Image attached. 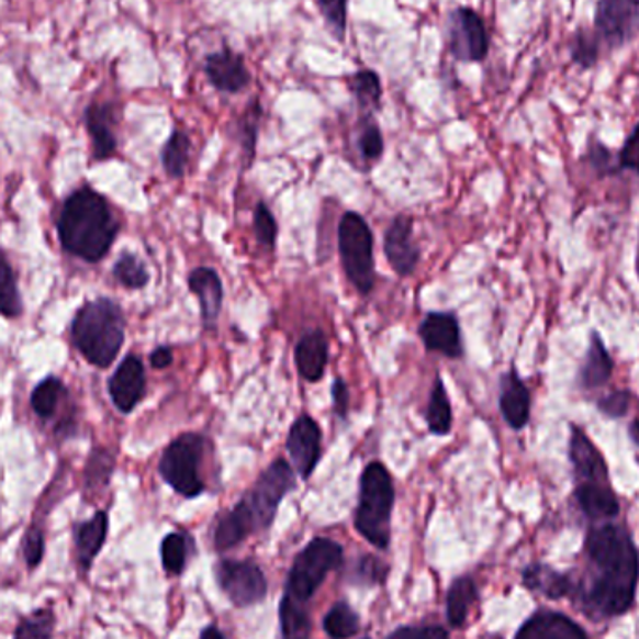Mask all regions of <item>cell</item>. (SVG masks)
Instances as JSON below:
<instances>
[{"instance_id":"1","label":"cell","mask_w":639,"mask_h":639,"mask_svg":"<svg viewBox=\"0 0 639 639\" xmlns=\"http://www.w3.org/2000/svg\"><path fill=\"white\" fill-rule=\"evenodd\" d=\"M587 572L572 593L593 619L627 614L639 578V556L630 532L617 524L591 527L585 539Z\"/></svg>"},{"instance_id":"2","label":"cell","mask_w":639,"mask_h":639,"mask_svg":"<svg viewBox=\"0 0 639 639\" xmlns=\"http://www.w3.org/2000/svg\"><path fill=\"white\" fill-rule=\"evenodd\" d=\"M294 489V468L287 460L277 458L258 477L253 489L236 503V507L221 516L213 531V546L220 552H225L255 532L270 529L279 505Z\"/></svg>"},{"instance_id":"3","label":"cell","mask_w":639,"mask_h":639,"mask_svg":"<svg viewBox=\"0 0 639 639\" xmlns=\"http://www.w3.org/2000/svg\"><path fill=\"white\" fill-rule=\"evenodd\" d=\"M119 234L105 199L94 189L82 188L69 197L58 220V236L64 249L87 260L98 262L105 257Z\"/></svg>"},{"instance_id":"4","label":"cell","mask_w":639,"mask_h":639,"mask_svg":"<svg viewBox=\"0 0 639 639\" xmlns=\"http://www.w3.org/2000/svg\"><path fill=\"white\" fill-rule=\"evenodd\" d=\"M71 339L88 363L107 369L113 365L126 339L122 309L109 298L88 301L74 320Z\"/></svg>"},{"instance_id":"5","label":"cell","mask_w":639,"mask_h":639,"mask_svg":"<svg viewBox=\"0 0 639 639\" xmlns=\"http://www.w3.org/2000/svg\"><path fill=\"white\" fill-rule=\"evenodd\" d=\"M395 507V486L382 462H370L359 479V502L356 508V529L367 542L388 550L391 542V516Z\"/></svg>"},{"instance_id":"6","label":"cell","mask_w":639,"mask_h":639,"mask_svg":"<svg viewBox=\"0 0 639 639\" xmlns=\"http://www.w3.org/2000/svg\"><path fill=\"white\" fill-rule=\"evenodd\" d=\"M343 561L345 552L339 542L324 537L311 540L294 559L284 596L307 606V602L320 590L327 574L337 571Z\"/></svg>"},{"instance_id":"7","label":"cell","mask_w":639,"mask_h":639,"mask_svg":"<svg viewBox=\"0 0 639 639\" xmlns=\"http://www.w3.org/2000/svg\"><path fill=\"white\" fill-rule=\"evenodd\" d=\"M206 449V438L201 434L188 433L167 446L159 460V475L176 494L193 500L204 494L206 484L202 481L201 466Z\"/></svg>"},{"instance_id":"8","label":"cell","mask_w":639,"mask_h":639,"mask_svg":"<svg viewBox=\"0 0 639 639\" xmlns=\"http://www.w3.org/2000/svg\"><path fill=\"white\" fill-rule=\"evenodd\" d=\"M339 255L348 281L359 294H370L374 289V236L359 213L346 212L340 220Z\"/></svg>"},{"instance_id":"9","label":"cell","mask_w":639,"mask_h":639,"mask_svg":"<svg viewBox=\"0 0 639 639\" xmlns=\"http://www.w3.org/2000/svg\"><path fill=\"white\" fill-rule=\"evenodd\" d=\"M215 580L236 608H249L268 595V580L255 561L223 559L215 564Z\"/></svg>"},{"instance_id":"10","label":"cell","mask_w":639,"mask_h":639,"mask_svg":"<svg viewBox=\"0 0 639 639\" xmlns=\"http://www.w3.org/2000/svg\"><path fill=\"white\" fill-rule=\"evenodd\" d=\"M596 34L604 44L617 49L636 38L639 32V0H598Z\"/></svg>"},{"instance_id":"11","label":"cell","mask_w":639,"mask_h":639,"mask_svg":"<svg viewBox=\"0 0 639 639\" xmlns=\"http://www.w3.org/2000/svg\"><path fill=\"white\" fill-rule=\"evenodd\" d=\"M452 55L464 63H479L489 55V32L484 21L470 8H458L452 12L451 25Z\"/></svg>"},{"instance_id":"12","label":"cell","mask_w":639,"mask_h":639,"mask_svg":"<svg viewBox=\"0 0 639 639\" xmlns=\"http://www.w3.org/2000/svg\"><path fill=\"white\" fill-rule=\"evenodd\" d=\"M287 451L301 479L313 475L322 458V430L311 415H301L290 426Z\"/></svg>"},{"instance_id":"13","label":"cell","mask_w":639,"mask_h":639,"mask_svg":"<svg viewBox=\"0 0 639 639\" xmlns=\"http://www.w3.org/2000/svg\"><path fill=\"white\" fill-rule=\"evenodd\" d=\"M383 253L395 273L401 277L414 276L419 264L421 249L414 239V221L407 215H399L391 221L383 238Z\"/></svg>"},{"instance_id":"14","label":"cell","mask_w":639,"mask_h":639,"mask_svg":"<svg viewBox=\"0 0 639 639\" xmlns=\"http://www.w3.org/2000/svg\"><path fill=\"white\" fill-rule=\"evenodd\" d=\"M419 337L426 350L446 358H462L464 345L455 313H428L419 324Z\"/></svg>"},{"instance_id":"15","label":"cell","mask_w":639,"mask_h":639,"mask_svg":"<svg viewBox=\"0 0 639 639\" xmlns=\"http://www.w3.org/2000/svg\"><path fill=\"white\" fill-rule=\"evenodd\" d=\"M569 458L578 483H609L608 466L590 436L580 426H571Z\"/></svg>"},{"instance_id":"16","label":"cell","mask_w":639,"mask_h":639,"mask_svg":"<svg viewBox=\"0 0 639 639\" xmlns=\"http://www.w3.org/2000/svg\"><path fill=\"white\" fill-rule=\"evenodd\" d=\"M146 391L145 365L137 356H127L109 380V395L122 414H132Z\"/></svg>"},{"instance_id":"17","label":"cell","mask_w":639,"mask_h":639,"mask_svg":"<svg viewBox=\"0 0 639 639\" xmlns=\"http://www.w3.org/2000/svg\"><path fill=\"white\" fill-rule=\"evenodd\" d=\"M500 412L513 430H524L531 419V393L514 367L500 382Z\"/></svg>"},{"instance_id":"18","label":"cell","mask_w":639,"mask_h":639,"mask_svg":"<svg viewBox=\"0 0 639 639\" xmlns=\"http://www.w3.org/2000/svg\"><path fill=\"white\" fill-rule=\"evenodd\" d=\"M189 290L201 305L202 326L215 332L223 309V281L213 268H197L189 273Z\"/></svg>"},{"instance_id":"19","label":"cell","mask_w":639,"mask_h":639,"mask_svg":"<svg viewBox=\"0 0 639 639\" xmlns=\"http://www.w3.org/2000/svg\"><path fill=\"white\" fill-rule=\"evenodd\" d=\"M206 76L213 87L228 94L242 92L251 82V74L245 66L244 58L231 49H223L208 57Z\"/></svg>"},{"instance_id":"20","label":"cell","mask_w":639,"mask_h":639,"mask_svg":"<svg viewBox=\"0 0 639 639\" xmlns=\"http://www.w3.org/2000/svg\"><path fill=\"white\" fill-rule=\"evenodd\" d=\"M295 367L300 377L309 383H316L326 374L329 359V343L326 333L313 329L301 337L294 350Z\"/></svg>"},{"instance_id":"21","label":"cell","mask_w":639,"mask_h":639,"mask_svg":"<svg viewBox=\"0 0 639 639\" xmlns=\"http://www.w3.org/2000/svg\"><path fill=\"white\" fill-rule=\"evenodd\" d=\"M516 639H587V634L567 615L542 609L522 625Z\"/></svg>"},{"instance_id":"22","label":"cell","mask_w":639,"mask_h":639,"mask_svg":"<svg viewBox=\"0 0 639 639\" xmlns=\"http://www.w3.org/2000/svg\"><path fill=\"white\" fill-rule=\"evenodd\" d=\"M612 374H614V359L609 356L601 333L593 332L590 348L585 351V358L578 370V383L585 391H596L612 380Z\"/></svg>"},{"instance_id":"23","label":"cell","mask_w":639,"mask_h":639,"mask_svg":"<svg viewBox=\"0 0 639 639\" xmlns=\"http://www.w3.org/2000/svg\"><path fill=\"white\" fill-rule=\"evenodd\" d=\"M574 497L590 520L608 522L619 516V500L609 483H578Z\"/></svg>"},{"instance_id":"24","label":"cell","mask_w":639,"mask_h":639,"mask_svg":"<svg viewBox=\"0 0 639 639\" xmlns=\"http://www.w3.org/2000/svg\"><path fill=\"white\" fill-rule=\"evenodd\" d=\"M522 582L532 593H539V595L553 598V601H559V598L572 593L571 578L561 574L548 564H529L522 572Z\"/></svg>"},{"instance_id":"25","label":"cell","mask_w":639,"mask_h":639,"mask_svg":"<svg viewBox=\"0 0 639 639\" xmlns=\"http://www.w3.org/2000/svg\"><path fill=\"white\" fill-rule=\"evenodd\" d=\"M113 107L90 105L87 109V127L96 159H107L116 152V135H114Z\"/></svg>"},{"instance_id":"26","label":"cell","mask_w":639,"mask_h":639,"mask_svg":"<svg viewBox=\"0 0 639 639\" xmlns=\"http://www.w3.org/2000/svg\"><path fill=\"white\" fill-rule=\"evenodd\" d=\"M107 531H109V518L103 511L96 513L90 520L77 527V559L82 569H90L92 561L98 558V553L105 545Z\"/></svg>"},{"instance_id":"27","label":"cell","mask_w":639,"mask_h":639,"mask_svg":"<svg viewBox=\"0 0 639 639\" xmlns=\"http://www.w3.org/2000/svg\"><path fill=\"white\" fill-rule=\"evenodd\" d=\"M477 596H479V591L473 578L460 576L451 583V587L447 591V619L451 627H464Z\"/></svg>"},{"instance_id":"28","label":"cell","mask_w":639,"mask_h":639,"mask_svg":"<svg viewBox=\"0 0 639 639\" xmlns=\"http://www.w3.org/2000/svg\"><path fill=\"white\" fill-rule=\"evenodd\" d=\"M425 417L428 430L436 434V436H447V434L451 433V401H449V395H447L444 378L439 377V374L436 377L433 391H430V399H428Z\"/></svg>"},{"instance_id":"29","label":"cell","mask_w":639,"mask_h":639,"mask_svg":"<svg viewBox=\"0 0 639 639\" xmlns=\"http://www.w3.org/2000/svg\"><path fill=\"white\" fill-rule=\"evenodd\" d=\"M279 619H281L282 639H309L311 636L313 623H311V614L305 604L292 601L289 596H282Z\"/></svg>"},{"instance_id":"30","label":"cell","mask_w":639,"mask_h":639,"mask_svg":"<svg viewBox=\"0 0 639 639\" xmlns=\"http://www.w3.org/2000/svg\"><path fill=\"white\" fill-rule=\"evenodd\" d=\"M189 154H191V141H189L186 133L176 130L167 141V145L164 146V152H161L165 172L170 178H175V180L182 178L186 175V169H188Z\"/></svg>"},{"instance_id":"31","label":"cell","mask_w":639,"mask_h":639,"mask_svg":"<svg viewBox=\"0 0 639 639\" xmlns=\"http://www.w3.org/2000/svg\"><path fill=\"white\" fill-rule=\"evenodd\" d=\"M324 630L332 639H350L359 632V617L350 604L337 602L326 617H324Z\"/></svg>"},{"instance_id":"32","label":"cell","mask_w":639,"mask_h":639,"mask_svg":"<svg viewBox=\"0 0 639 639\" xmlns=\"http://www.w3.org/2000/svg\"><path fill=\"white\" fill-rule=\"evenodd\" d=\"M189 558V539L183 532H169L161 542V561L165 571L178 576L182 574Z\"/></svg>"},{"instance_id":"33","label":"cell","mask_w":639,"mask_h":639,"mask_svg":"<svg viewBox=\"0 0 639 639\" xmlns=\"http://www.w3.org/2000/svg\"><path fill=\"white\" fill-rule=\"evenodd\" d=\"M114 277L119 279L126 289L141 290L145 289L150 281V273L146 270L145 262L135 257L132 253L120 255L119 260L114 264Z\"/></svg>"},{"instance_id":"34","label":"cell","mask_w":639,"mask_h":639,"mask_svg":"<svg viewBox=\"0 0 639 639\" xmlns=\"http://www.w3.org/2000/svg\"><path fill=\"white\" fill-rule=\"evenodd\" d=\"M350 88L359 105L365 109H378L382 100V82L372 69H361L351 77Z\"/></svg>"},{"instance_id":"35","label":"cell","mask_w":639,"mask_h":639,"mask_svg":"<svg viewBox=\"0 0 639 639\" xmlns=\"http://www.w3.org/2000/svg\"><path fill=\"white\" fill-rule=\"evenodd\" d=\"M64 395V385L58 378H47L44 382L40 383L38 388L34 389L32 393L31 404L32 410L44 417V419H49L57 412L58 401L60 396Z\"/></svg>"},{"instance_id":"36","label":"cell","mask_w":639,"mask_h":639,"mask_svg":"<svg viewBox=\"0 0 639 639\" xmlns=\"http://www.w3.org/2000/svg\"><path fill=\"white\" fill-rule=\"evenodd\" d=\"M21 313L20 290L4 257L0 255V314L8 318H15Z\"/></svg>"},{"instance_id":"37","label":"cell","mask_w":639,"mask_h":639,"mask_svg":"<svg viewBox=\"0 0 639 639\" xmlns=\"http://www.w3.org/2000/svg\"><path fill=\"white\" fill-rule=\"evenodd\" d=\"M55 630V617L49 609H36L34 614L26 615L15 630L13 639H53Z\"/></svg>"},{"instance_id":"38","label":"cell","mask_w":639,"mask_h":639,"mask_svg":"<svg viewBox=\"0 0 639 639\" xmlns=\"http://www.w3.org/2000/svg\"><path fill=\"white\" fill-rule=\"evenodd\" d=\"M253 225H255V236H257L258 244L262 245L264 249L273 251L279 226H277L276 217H273L270 208L266 206L264 202H258L257 206H255Z\"/></svg>"},{"instance_id":"39","label":"cell","mask_w":639,"mask_h":639,"mask_svg":"<svg viewBox=\"0 0 639 639\" xmlns=\"http://www.w3.org/2000/svg\"><path fill=\"white\" fill-rule=\"evenodd\" d=\"M388 564L382 559L374 556H361L351 567V574H348L351 583H363V585H378L383 583L388 576Z\"/></svg>"},{"instance_id":"40","label":"cell","mask_w":639,"mask_h":639,"mask_svg":"<svg viewBox=\"0 0 639 639\" xmlns=\"http://www.w3.org/2000/svg\"><path fill=\"white\" fill-rule=\"evenodd\" d=\"M571 55L574 63L580 64L582 68H591L598 60V38L585 29H580L576 36L572 40Z\"/></svg>"},{"instance_id":"41","label":"cell","mask_w":639,"mask_h":639,"mask_svg":"<svg viewBox=\"0 0 639 639\" xmlns=\"http://www.w3.org/2000/svg\"><path fill=\"white\" fill-rule=\"evenodd\" d=\"M630 393L625 389H615L608 395L601 396L596 401V407L601 414L606 415L609 419H623L630 410Z\"/></svg>"},{"instance_id":"42","label":"cell","mask_w":639,"mask_h":639,"mask_svg":"<svg viewBox=\"0 0 639 639\" xmlns=\"http://www.w3.org/2000/svg\"><path fill=\"white\" fill-rule=\"evenodd\" d=\"M359 154L365 161H378L383 154V137L377 124H367L358 138Z\"/></svg>"},{"instance_id":"43","label":"cell","mask_w":639,"mask_h":639,"mask_svg":"<svg viewBox=\"0 0 639 639\" xmlns=\"http://www.w3.org/2000/svg\"><path fill=\"white\" fill-rule=\"evenodd\" d=\"M320 12L326 18L327 23L337 36L343 38L346 29V12H348V0H316Z\"/></svg>"},{"instance_id":"44","label":"cell","mask_w":639,"mask_h":639,"mask_svg":"<svg viewBox=\"0 0 639 639\" xmlns=\"http://www.w3.org/2000/svg\"><path fill=\"white\" fill-rule=\"evenodd\" d=\"M619 167L625 170H634L639 175V124L628 135L627 143L619 152Z\"/></svg>"},{"instance_id":"45","label":"cell","mask_w":639,"mask_h":639,"mask_svg":"<svg viewBox=\"0 0 639 639\" xmlns=\"http://www.w3.org/2000/svg\"><path fill=\"white\" fill-rule=\"evenodd\" d=\"M385 639H451L441 627H401Z\"/></svg>"},{"instance_id":"46","label":"cell","mask_w":639,"mask_h":639,"mask_svg":"<svg viewBox=\"0 0 639 639\" xmlns=\"http://www.w3.org/2000/svg\"><path fill=\"white\" fill-rule=\"evenodd\" d=\"M45 542L44 535L38 529H31L26 532L25 542H23V553L25 561L31 569L38 567L40 561L44 558Z\"/></svg>"},{"instance_id":"47","label":"cell","mask_w":639,"mask_h":639,"mask_svg":"<svg viewBox=\"0 0 639 639\" xmlns=\"http://www.w3.org/2000/svg\"><path fill=\"white\" fill-rule=\"evenodd\" d=\"M333 396V412L340 419H346L348 417V410H350V391H348V385H346L343 378H337L333 382L332 388Z\"/></svg>"},{"instance_id":"48","label":"cell","mask_w":639,"mask_h":639,"mask_svg":"<svg viewBox=\"0 0 639 639\" xmlns=\"http://www.w3.org/2000/svg\"><path fill=\"white\" fill-rule=\"evenodd\" d=\"M590 164L598 175H609L614 172V165H612V154L602 145H596L591 148Z\"/></svg>"},{"instance_id":"49","label":"cell","mask_w":639,"mask_h":639,"mask_svg":"<svg viewBox=\"0 0 639 639\" xmlns=\"http://www.w3.org/2000/svg\"><path fill=\"white\" fill-rule=\"evenodd\" d=\"M175 361V356H172V350L169 346H159L156 350L152 351L150 363L154 369H167Z\"/></svg>"},{"instance_id":"50","label":"cell","mask_w":639,"mask_h":639,"mask_svg":"<svg viewBox=\"0 0 639 639\" xmlns=\"http://www.w3.org/2000/svg\"><path fill=\"white\" fill-rule=\"evenodd\" d=\"M201 639H225V636L221 634L220 628L215 627V625H210V627L202 630Z\"/></svg>"},{"instance_id":"51","label":"cell","mask_w":639,"mask_h":639,"mask_svg":"<svg viewBox=\"0 0 639 639\" xmlns=\"http://www.w3.org/2000/svg\"><path fill=\"white\" fill-rule=\"evenodd\" d=\"M628 434H630V439H632L636 446H639V419H634L628 426Z\"/></svg>"},{"instance_id":"52","label":"cell","mask_w":639,"mask_h":639,"mask_svg":"<svg viewBox=\"0 0 639 639\" xmlns=\"http://www.w3.org/2000/svg\"><path fill=\"white\" fill-rule=\"evenodd\" d=\"M636 276L639 279V242H638V251H636Z\"/></svg>"}]
</instances>
